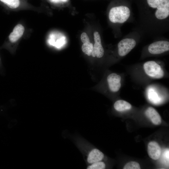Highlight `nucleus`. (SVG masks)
Listing matches in <instances>:
<instances>
[{
  "instance_id": "nucleus-1",
  "label": "nucleus",
  "mask_w": 169,
  "mask_h": 169,
  "mask_svg": "<svg viewBox=\"0 0 169 169\" xmlns=\"http://www.w3.org/2000/svg\"><path fill=\"white\" fill-rule=\"evenodd\" d=\"M73 140L83 155L87 165L107 159L102 152L84 138L75 136Z\"/></svg>"
},
{
  "instance_id": "nucleus-2",
  "label": "nucleus",
  "mask_w": 169,
  "mask_h": 169,
  "mask_svg": "<svg viewBox=\"0 0 169 169\" xmlns=\"http://www.w3.org/2000/svg\"><path fill=\"white\" fill-rule=\"evenodd\" d=\"M130 13V9L126 6L114 7L110 9L109 18L112 23H123L128 19Z\"/></svg>"
},
{
  "instance_id": "nucleus-3",
  "label": "nucleus",
  "mask_w": 169,
  "mask_h": 169,
  "mask_svg": "<svg viewBox=\"0 0 169 169\" xmlns=\"http://www.w3.org/2000/svg\"><path fill=\"white\" fill-rule=\"evenodd\" d=\"M150 8L156 9L155 12L156 17L159 20L167 18L169 15V0H146Z\"/></svg>"
},
{
  "instance_id": "nucleus-4",
  "label": "nucleus",
  "mask_w": 169,
  "mask_h": 169,
  "mask_svg": "<svg viewBox=\"0 0 169 169\" xmlns=\"http://www.w3.org/2000/svg\"><path fill=\"white\" fill-rule=\"evenodd\" d=\"M143 68L146 73L151 77L160 79L164 75V72L161 66L154 61L145 62Z\"/></svg>"
},
{
  "instance_id": "nucleus-5",
  "label": "nucleus",
  "mask_w": 169,
  "mask_h": 169,
  "mask_svg": "<svg viewBox=\"0 0 169 169\" xmlns=\"http://www.w3.org/2000/svg\"><path fill=\"white\" fill-rule=\"evenodd\" d=\"M25 28L23 24L19 23L13 28L8 37V41L11 44L15 45L19 43L24 35Z\"/></svg>"
},
{
  "instance_id": "nucleus-6",
  "label": "nucleus",
  "mask_w": 169,
  "mask_h": 169,
  "mask_svg": "<svg viewBox=\"0 0 169 169\" xmlns=\"http://www.w3.org/2000/svg\"><path fill=\"white\" fill-rule=\"evenodd\" d=\"M136 41L131 38H126L121 40L118 44V53L120 56L128 54L135 46Z\"/></svg>"
},
{
  "instance_id": "nucleus-7",
  "label": "nucleus",
  "mask_w": 169,
  "mask_h": 169,
  "mask_svg": "<svg viewBox=\"0 0 169 169\" xmlns=\"http://www.w3.org/2000/svg\"><path fill=\"white\" fill-rule=\"evenodd\" d=\"M169 50V42L167 41H159L151 44L148 47L149 52L157 54L163 53Z\"/></svg>"
},
{
  "instance_id": "nucleus-8",
  "label": "nucleus",
  "mask_w": 169,
  "mask_h": 169,
  "mask_svg": "<svg viewBox=\"0 0 169 169\" xmlns=\"http://www.w3.org/2000/svg\"><path fill=\"white\" fill-rule=\"evenodd\" d=\"M95 44L91 55L93 57L101 58L104 55V49L101 44V39L99 33L97 31L94 33Z\"/></svg>"
},
{
  "instance_id": "nucleus-9",
  "label": "nucleus",
  "mask_w": 169,
  "mask_h": 169,
  "mask_svg": "<svg viewBox=\"0 0 169 169\" xmlns=\"http://www.w3.org/2000/svg\"><path fill=\"white\" fill-rule=\"evenodd\" d=\"M120 76L115 73H112L107 77V80L109 88L113 92L118 91L121 87Z\"/></svg>"
},
{
  "instance_id": "nucleus-10",
  "label": "nucleus",
  "mask_w": 169,
  "mask_h": 169,
  "mask_svg": "<svg viewBox=\"0 0 169 169\" xmlns=\"http://www.w3.org/2000/svg\"><path fill=\"white\" fill-rule=\"evenodd\" d=\"M147 152L150 158L153 160H157L160 158L161 150L159 145L157 142L152 141L148 144Z\"/></svg>"
},
{
  "instance_id": "nucleus-11",
  "label": "nucleus",
  "mask_w": 169,
  "mask_h": 169,
  "mask_svg": "<svg viewBox=\"0 0 169 169\" xmlns=\"http://www.w3.org/2000/svg\"><path fill=\"white\" fill-rule=\"evenodd\" d=\"M80 39L83 43L81 49L83 52L88 56L91 55L94 48L93 44L90 42L88 36L86 33L83 32L81 35Z\"/></svg>"
},
{
  "instance_id": "nucleus-12",
  "label": "nucleus",
  "mask_w": 169,
  "mask_h": 169,
  "mask_svg": "<svg viewBox=\"0 0 169 169\" xmlns=\"http://www.w3.org/2000/svg\"><path fill=\"white\" fill-rule=\"evenodd\" d=\"M56 37L55 33H52L49 35L47 42L51 45L54 46L58 49L61 48L65 43L64 37H58L59 34L57 33Z\"/></svg>"
},
{
  "instance_id": "nucleus-13",
  "label": "nucleus",
  "mask_w": 169,
  "mask_h": 169,
  "mask_svg": "<svg viewBox=\"0 0 169 169\" xmlns=\"http://www.w3.org/2000/svg\"><path fill=\"white\" fill-rule=\"evenodd\" d=\"M145 114L154 124L158 125L161 124V117L159 114L153 108H148L146 111Z\"/></svg>"
},
{
  "instance_id": "nucleus-14",
  "label": "nucleus",
  "mask_w": 169,
  "mask_h": 169,
  "mask_svg": "<svg viewBox=\"0 0 169 169\" xmlns=\"http://www.w3.org/2000/svg\"><path fill=\"white\" fill-rule=\"evenodd\" d=\"M0 1L11 9L17 10L22 8L20 0H0Z\"/></svg>"
},
{
  "instance_id": "nucleus-15",
  "label": "nucleus",
  "mask_w": 169,
  "mask_h": 169,
  "mask_svg": "<svg viewBox=\"0 0 169 169\" xmlns=\"http://www.w3.org/2000/svg\"><path fill=\"white\" fill-rule=\"evenodd\" d=\"M114 106L116 110L119 111L129 110L131 108V105L130 104L122 100L116 101L115 103Z\"/></svg>"
},
{
  "instance_id": "nucleus-16",
  "label": "nucleus",
  "mask_w": 169,
  "mask_h": 169,
  "mask_svg": "<svg viewBox=\"0 0 169 169\" xmlns=\"http://www.w3.org/2000/svg\"><path fill=\"white\" fill-rule=\"evenodd\" d=\"M101 160L90 164L87 165L86 169H104L106 167V164L104 162Z\"/></svg>"
},
{
  "instance_id": "nucleus-17",
  "label": "nucleus",
  "mask_w": 169,
  "mask_h": 169,
  "mask_svg": "<svg viewBox=\"0 0 169 169\" xmlns=\"http://www.w3.org/2000/svg\"><path fill=\"white\" fill-rule=\"evenodd\" d=\"M139 164L136 161H132L126 163L124 166V169H140Z\"/></svg>"
},
{
  "instance_id": "nucleus-18",
  "label": "nucleus",
  "mask_w": 169,
  "mask_h": 169,
  "mask_svg": "<svg viewBox=\"0 0 169 169\" xmlns=\"http://www.w3.org/2000/svg\"><path fill=\"white\" fill-rule=\"evenodd\" d=\"M51 3L54 4H59L66 3L68 0H49Z\"/></svg>"
},
{
  "instance_id": "nucleus-19",
  "label": "nucleus",
  "mask_w": 169,
  "mask_h": 169,
  "mask_svg": "<svg viewBox=\"0 0 169 169\" xmlns=\"http://www.w3.org/2000/svg\"></svg>"
}]
</instances>
